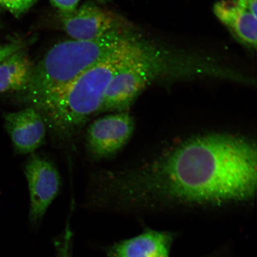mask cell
I'll return each instance as SVG.
<instances>
[{
  "label": "cell",
  "instance_id": "cell-1",
  "mask_svg": "<svg viewBox=\"0 0 257 257\" xmlns=\"http://www.w3.org/2000/svg\"><path fill=\"white\" fill-rule=\"evenodd\" d=\"M256 157L255 144L247 138L201 135L141 168L96 172L93 200L99 210L128 213L244 203L255 194Z\"/></svg>",
  "mask_w": 257,
  "mask_h": 257
},
{
  "label": "cell",
  "instance_id": "cell-2",
  "mask_svg": "<svg viewBox=\"0 0 257 257\" xmlns=\"http://www.w3.org/2000/svg\"><path fill=\"white\" fill-rule=\"evenodd\" d=\"M140 34L134 28L123 43L71 84L32 106L43 115L54 143L68 146L99 114L109 83L130 56Z\"/></svg>",
  "mask_w": 257,
  "mask_h": 257
},
{
  "label": "cell",
  "instance_id": "cell-3",
  "mask_svg": "<svg viewBox=\"0 0 257 257\" xmlns=\"http://www.w3.org/2000/svg\"><path fill=\"white\" fill-rule=\"evenodd\" d=\"M133 26L112 31L97 39L57 44L34 66L24 99L34 105L63 91L126 39Z\"/></svg>",
  "mask_w": 257,
  "mask_h": 257
},
{
  "label": "cell",
  "instance_id": "cell-4",
  "mask_svg": "<svg viewBox=\"0 0 257 257\" xmlns=\"http://www.w3.org/2000/svg\"><path fill=\"white\" fill-rule=\"evenodd\" d=\"M170 72L165 45L141 33L130 56L109 83L99 114L127 111L145 89L165 82Z\"/></svg>",
  "mask_w": 257,
  "mask_h": 257
},
{
  "label": "cell",
  "instance_id": "cell-5",
  "mask_svg": "<svg viewBox=\"0 0 257 257\" xmlns=\"http://www.w3.org/2000/svg\"><path fill=\"white\" fill-rule=\"evenodd\" d=\"M24 173L30 195L29 219L32 227L38 228L59 194L61 177L53 162L35 153L26 163Z\"/></svg>",
  "mask_w": 257,
  "mask_h": 257
},
{
  "label": "cell",
  "instance_id": "cell-6",
  "mask_svg": "<svg viewBox=\"0 0 257 257\" xmlns=\"http://www.w3.org/2000/svg\"><path fill=\"white\" fill-rule=\"evenodd\" d=\"M135 128L128 111L114 112L94 120L86 130L85 144L94 160L111 158L130 141Z\"/></svg>",
  "mask_w": 257,
  "mask_h": 257
},
{
  "label": "cell",
  "instance_id": "cell-7",
  "mask_svg": "<svg viewBox=\"0 0 257 257\" xmlns=\"http://www.w3.org/2000/svg\"><path fill=\"white\" fill-rule=\"evenodd\" d=\"M59 13L63 29L73 40L97 39L128 23L112 11L85 3L70 13Z\"/></svg>",
  "mask_w": 257,
  "mask_h": 257
},
{
  "label": "cell",
  "instance_id": "cell-8",
  "mask_svg": "<svg viewBox=\"0 0 257 257\" xmlns=\"http://www.w3.org/2000/svg\"><path fill=\"white\" fill-rule=\"evenodd\" d=\"M4 120L5 130L16 153L33 154L45 143L48 133L46 121L32 106L6 112Z\"/></svg>",
  "mask_w": 257,
  "mask_h": 257
},
{
  "label": "cell",
  "instance_id": "cell-9",
  "mask_svg": "<svg viewBox=\"0 0 257 257\" xmlns=\"http://www.w3.org/2000/svg\"><path fill=\"white\" fill-rule=\"evenodd\" d=\"M181 233L149 227L130 238L105 246L107 257H170L173 245Z\"/></svg>",
  "mask_w": 257,
  "mask_h": 257
},
{
  "label": "cell",
  "instance_id": "cell-10",
  "mask_svg": "<svg viewBox=\"0 0 257 257\" xmlns=\"http://www.w3.org/2000/svg\"><path fill=\"white\" fill-rule=\"evenodd\" d=\"M213 11L234 38L255 49L257 16L253 14L247 0H221L214 5Z\"/></svg>",
  "mask_w": 257,
  "mask_h": 257
},
{
  "label": "cell",
  "instance_id": "cell-11",
  "mask_svg": "<svg viewBox=\"0 0 257 257\" xmlns=\"http://www.w3.org/2000/svg\"><path fill=\"white\" fill-rule=\"evenodd\" d=\"M34 65L24 49L0 63V93L24 92L31 79Z\"/></svg>",
  "mask_w": 257,
  "mask_h": 257
},
{
  "label": "cell",
  "instance_id": "cell-12",
  "mask_svg": "<svg viewBox=\"0 0 257 257\" xmlns=\"http://www.w3.org/2000/svg\"><path fill=\"white\" fill-rule=\"evenodd\" d=\"M73 233L68 221L62 233L54 239L56 257L73 256Z\"/></svg>",
  "mask_w": 257,
  "mask_h": 257
},
{
  "label": "cell",
  "instance_id": "cell-13",
  "mask_svg": "<svg viewBox=\"0 0 257 257\" xmlns=\"http://www.w3.org/2000/svg\"><path fill=\"white\" fill-rule=\"evenodd\" d=\"M38 0H0V6L7 9L15 16L27 12Z\"/></svg>",
  "mask_w": 257,
  "mask_h": 257
},
{
  "label": "cell",
  "instance_id": "cell-14",
  "mask_svg": "<svg viewBox=\"0 0 257 257\" xmlns=\"http://www.w3.org/2000/svg\"><path fill=\"white\" fill-rule=\"evenodd\" d=\"M25 43L22 42L0 46V63L18 51L24 49Z\"/></svg>",
  "mask_w": 257,
  "mask_h": 257
},
{
  "label": "cell",
  "instance_id": "cell-15",
  "mask_svg": "<svg viewBox=\"0 0 257 257\" xmlns=\"http://www.w3.org/2000/svg\"><path fill=\"white\" fill-rule=\"evenodd\" d=\"M51 5L55 7L59 12L70 13L75 11L78 8L80 0H50Z\"/></svg>",
  "mask_w": 257,
  "mask_h": 257
},
{
  "label": "cell",
  "instance_id": "cell-16",
  "mask_svg": "<svg viewBox=\"0 0 257 257\" xmlns=\"http://www.w3.org/2000/svg\"><path fill=\"white\" fill-rule=\"evenodd\" d=\"M230 253V247L228 245L219 247L213 252L208 253L203 257H228Z\"/></svg>",
  "mask_w": 257,
  "mask_h": 257
},
{
  "label": "cell",
  "instance_id": "cell-17",
  "mask_svg": "<svg viewBox=\"0 0 257 257\" xmlns=\"http://www.w3.org/2000/svg\"><path fill=\"white\" fill-rule=\"evenodd\" d=\"M247 2H248L250 8L251 9L253 14L257 16L256 0H247Z\"/></svg>",
  "mask_w": 257,
  "mask_h": 257
},
{
  "label": "cell",
  "instance_id": "cell-18",
  "mask_svg": "<svg viewBox=\"0 0 257 257\" xmlns=\"http://www.w3.org/2000/svg\"><path fill=\"white\" fill-rule=\"evenodd\" d=\"M96 1L99 3H101V4H104V3H107L110 0H96Z\"/></svg>",
  "mask_w": 257,
  "mask_h": 257
}]
</instances>
